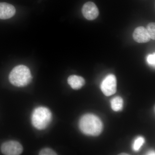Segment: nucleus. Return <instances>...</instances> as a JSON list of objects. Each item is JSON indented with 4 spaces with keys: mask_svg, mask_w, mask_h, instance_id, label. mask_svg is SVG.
<instances>
[{
    "mask_svg": "<svg viewBox=\"0 0 155 155\" xmlns=\"http://www.w3.org/2000/svg\"><path fill=\"white\" fill-rule=\"evenodd\" d=\"M79 127L84 134L93 136L99 135L103 129V123L101 119L92 114H86L81 118Z\"/></svg>",
    "mask_w": 155,
    "mask_h": 155,
    "instance_id": "1",
    "label": "nucleus"
},
{
    "mask_svg": "<svg viewBox=\"0 0 155 155\" xmlns=\"http://www.w3.org/2000/svg\"><path fill=\"white\" fill-rule=\"evenodd\" d=\"M32 79L30 69L24 65H20L14 67L10 72L9 79L13 85L22 87L28 85Z\"/></svg>",
    "mask_w": 155,
    "mask_h": 155,
    "instance_id": "2",
    "label": "nucleus"
},
{
    "mask_svg": "<svg viewBox=\"0 0 155 155\" xmlns=\"http://www.w3.org/2000/svg\"><path fill=\"white\" fill-rule=\"evenodd\" d=\"M52 118L51 112L48 108L38 107L34 110L31 114V123L36 129L44 130L49 125Z\"/></svg>",
    "mask_w": 155,
    "mask_h": 155,
    "instance_id": "3",
    "label": "nucleus"
},
{
    "mask_svg": "<svg viewBox=\"0 0 155 155\" xmlns=\"http://www.w3.org/2000/svg\"><path fill=\"white\" fill-rule=\"evenodd\" d=\"M117 81L116 76L110 74L105 78L101 85V90L106 96L115 94L116 91Z\"/></svg>",
    "mask_w": 155,
    "mask_h": 155,
    "instance_id": "4",
    "label": "nucleus"
},
{
    "mask_svg": "<svg viewBox=\"0 0 155 155\" xmlns=\"http://www.w3.org/2000/svg\"><path fill=\"white\" fill-rule=\"evenodd\" d=\"M1 151L6 155H18L23 151L22 146L19 142L15 140L6 142L2 145Z\"/></svg>",
    "mask_w": 155,
    "mask_h": 155,
    "instance_id": "5",
    "label": "nucleus"
},
{
    "mask_svg": "<svg viewBox=\"0 0 155 155\" xmlns=\"http://www.w3.org/2000/svg\"><path fill=\"white\" fill-rule=\"evenodd\" d=\"M82 13L84 17L89 20L96 19L99 14L98 9L95 4L91 2H87L84 5Z\"/></svg>",
    "mask_w": 155,
    "mask_h": 155,
    "instance_id": "6",
    "label": "nucleus"
},
{
    "mask_svg": "<svg viewBox=\"0 0 155 155\" xmlns=\"http://www.w3.org/2000/svg\"><path fill=\"white\" fill-rule=\"evenodd\" d=\"M134 39L139 43L148 42L150 37L146 28L143 26H139L135 28L133 34Z\"/></svg>",
    "mask_w": 155,
    "mask_h": 155,
    "instance_id": "7",
    "label": "nucleus"
},
{
    "mask_svg": "<svg viewBox=\"0 0 155 155\" xmlns=\"http://www.w3.org/2000/svg\"><path fill=\"white\" fill-rule=\"evenodd\" d=\"M15 13L16 9L14 6L7 3H0V19H10Z\"/></svg>",
    "mask_w": 155,
    "mask_h": 155,
    "instance_id": "8",
    "label": "nucleus"
},
{
    "mask_svg": "<svg viewBox=\"0 0 155 155\" xmlns=\"http://www.w3.org/2000/svg\"><path fill=\"white\" fill-rule=\"evenodd\" d=\"M67 81L71 87L75 90L81 88L85 84V80L83 78L76 75H70Z\"/></svg>",
    "mask_w": 155,
    "mask_h": 155,
    "instance_id": "9",
    "label": "nucleus"
},
{
    "mask_svg": "<svg viewBox=\"0 0 155 155\" xmlns=\"http://www.w3.org/2000/svg\"><path fill=\"white\" fill-rule=\"evenodd\" d=\"M110 103L112 110L115 112L121 111L123 108V100L121 97H115L111 100Z\"/></svg>",
    "mask_w": 155,
    "mask_h": 155,
    "instance_id": "10",
    "label": "nucleus"
},
{
    "mask_svg": "<svg viewBox=\"0 0 155 155\" xmlns=\"http://www.w3.org/2000/svg\"><path fill=\"white\" fill-rule=\"evenodd\" d=\"M144 143L145 139L143 137H138L134 141L132 145V149L135 151H138L141 148Z\"/></svg>",
    "mask_w": 155,
    "mask_h": 155,
    "instance_id": "11",
    "label": "nucleus"
},
{
    "mask_svg": "<svg viewBox=\"0 0 155 155\" xmlns=\"http://www.w3.org/2000/svg\"><path fill=\"white\" fill-rule=\"evenodd\" d=\"M147 30L149 34L150 38L153 40L155 39V24L154 22H150L148 24Z\"/></svg>",
    "mask_w": 155,
    "mask_h": 155,
    "instance_id": "12",
    "label": "nucleus"
},
{
    "mask_svg": "<svg viewBox=\"0 0 155 155\" xmlns=\"http://www.w3.org/2000/svg\"><path fill=\"white\" fill-rule=\"evenodd\" d=\"M39 154L40 155H55L57 153L53 150L48 148H46L40 151Z\"/></svg>",
    "mask_w": 155,
    "mask_h": 155,
    "instance_id": "13",
    "label": "nucleus"
},
{
    "mask_svg": "<svg viewBox=\"0 0 155 155\" xmlns=\"http://www.w3.org/2000/svg\"><path fill=\"white\" fill-rule=\"evenodd\" d=\"M147 62L151 66H154L155 65V54H150L147 57Z\"/></svg>",
    "mask_w": 155,
    "mask_h": 155,
    "instance_id": "14",
    "label": "nucleus"
},
{
    "mask_svg": "<svg viewBox=\"0 0 155 155\" xmlns=\"http://www.w3.org/2000/svg\"><path fill=\"white\" fill-rule=\"evenodd\" d=\"M148 155H155V152L153 151H150L148 153Z\"/></svg>",
    "mask_w": 155,
    "mask_h": 155,
    "instance_id": "15",
    "label": "nucleus"
}]
</instances>
